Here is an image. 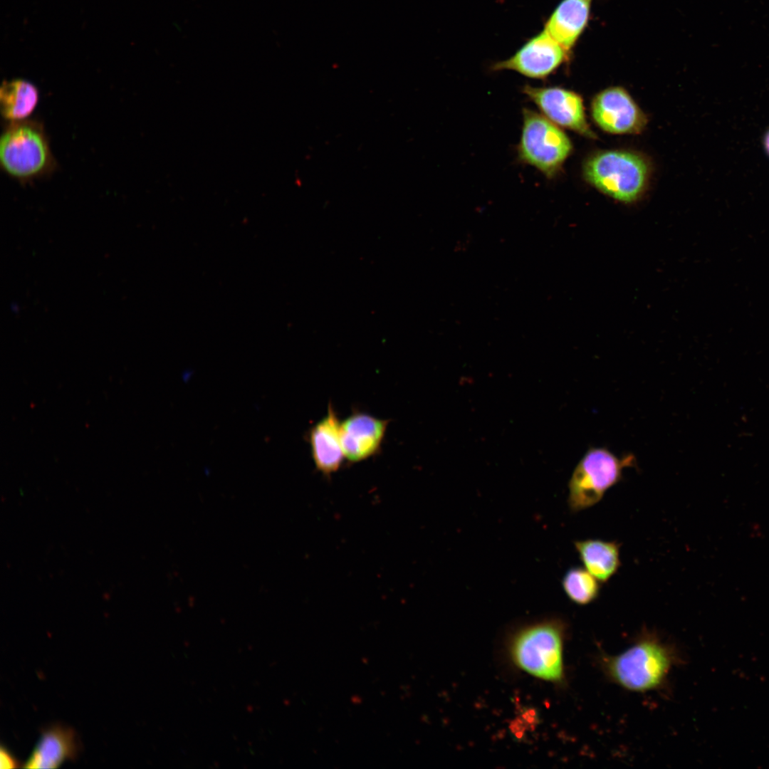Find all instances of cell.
Masks as SVG:
<instances>
[{"mask_svg":"<svg viewBox=\"0 0 769 769\" xmlns=\"http://www.w3.org/2000/svg\"><path fill=\"white\" fill-rule=\"evenodd\" d=\"M676 661L671 645L654 633L645 632L619 654L602 656L601 666L607 676L623 689L646 692L661 687Z\"/></svg>","mask_w":769,"mask_h":769,"instance_id":"1","label":"cell"},{"mask_svg":"<svg viewBox=\"0 0 769 769\" xmlns=\"http://www.w3.org/2000/svg\"><path fill=\"white\" fill-rule=\"evenodd\" d=\"M56 165L41 122H6L0 138V166L7 176L26 184L51 175Z\"/></svg>","mask_w":769,"mask_h":769,"instance_id":"2","label":"cell"},{"mask_svg":"<svg viewBox=\"0 0 769 769\" xmlns=\"http://www.w3.org/2000/svg\"><path fill=\"white\" fill-rule=\"evenodd\" d=\"M565 631V624L559 619L545 620L523 629L513 643L514 662L535 677L554 683L563 682Z\"/></svg>","mask_w":769,"mask_h":769,"instance_id":"3","label":"cell"},{"mask_svg":"<svg viewBox=\"0 0 769 769\" xmlns=\"http://www.w3.org/2000/svg\"><path fill=\"white\" fill-rule=\"evenodd\" d=\"M635 464L636 459L632 454L619 457L605 447L589 448L568 483L567 503L571 512L577 513L597 504L622 479L624 469Z\"/></svg>","mask_w":769,"mask_h":769,"instance_id":"4","label":"cell"},{"mask_svg":"<svg viewBox=\"0 0 769 769\" xmlns=\"http://www.w3.org/2000/svg\"><path fill=\"white\" fill-rule=\"evenodd\" d=\"M584 175L604 194L620 202H632L647 185L649 167L639 155L610 150L592 156L584 166Z\"/></svg>","mask_w":769,"mask_h":769,"instance_id":"5","label":"cell"},{"mask_svg":"<svg viewBox=\"0 0 769 769\" xmlns=\"http://www.w3.org/2000/svg\"><path fill=\"white\" fill-rule=\"evenodd\" d=\"M523 125L517 147L518 159L547 178L554 177L571 153L567 135L544 115L523 109Z\"/></svg>","mask_w":769,"mask_h":769,"instance_id":"6","label":"cell"},{"mask_svg":"<svg viewBox=\"0 0 769 769\" xmlns=\"http://www.w3.org/2000/svg\"><path fill=\"white\" fill-rule=\"evenodd\" d=\"M564 48L544 29L527 41L513 56L496 62L493 70H513L524 76L544 79L569 58Z\"/></svg>","mask_w":769,"mask_h":769,"instance_id":"7","label":"cell"},{"mask_svg":"<svg viewBox=\"0 0 769 769\" xmlns=\"http://www.w3.org/2000/svg\"><path fill=\"white\" fill-rule=\"evenodd\" d=\"M523 93L549 120L557 125L592 137L585 118L582 98L576 93L559 88L523 86Z\"/></svg>","mask_w":769,"mask_h":769,"instance_id":"8","label":"cell"},{"mask_svg":"<svg viewBox=\"0 0 769 769\" xmlns=\"http://www.w3.org/2000/svg\"><path fill=\"white\" fill-rule=\"evenodd\" d=\"M592 115L601 129L612 134L638 133L646 123L643 113L619 87L607 88L595 96Z\"/></svg>","mask_w":769,"mask_h":769,"instance_id":"9","label":"cell"},{"mask_svg":"<svg viewBox=\"0 0 769 769\" xmlns=\"http://www.w3.org/2000/svg\"><path fill=\"white\" fill-rule=\"evenodd\" d=\"M388 421L355 412L340 424L345 458L350 462L364 461L380 449Z\"/></svg>","mask_w":769,"mask_h":769,"instance_id":"10","label":"cell"},{"mask_svg":"<svg viewBox=\"0 0 769 769\" xmlns=\"http://www.w3.org/2000/svg\"><path fill=\"white\" fill-rule=\"evenodd\" d=\"M340 424L338 416L330 404L325 416L308 431V440L313 462L317 469L325 475L337 471L345 458Z\"/></svg>","mask_w":769,"mask_h":769,"instance_id":"11","label":"cell"},{"mask_svg":"<svg viewBox=\"0 0 769 769\" xmlns=\"http://www.w3.org/2000/svg\"><path fill=\"white\" fill-rule=\"evenodd\" d=\"M80 743L75 731L61 724L44 729L25 762V768H56L77 757Z\"/></svg>","mask_w":769,"mask_h":769,"instance_id":"12","label":"cell"},{"mask_svg":"<svg viewBox=\"0 0 769 769\" xmlns=\"http://www.w3.org/2000/svg\"><path fill=\"white\" fill-rule=\"evenodd\" d=\"M593 0H563L547 19L543 29L570 51L585 28Z\"/></svg>","mask_w":769,"mask_h":769,"instance_id":"13","label":"cell"},{"mask_svg":"<svg viewBox=\"0 0 769 769\" xmlns=\"http://www.w3.org/2000/svg\"><path fill=\"white\" fill-rule=\"evenodd\" d=\"M575 548L584 567L601 583L608 582L621 566L620 543L589 538L575 540Z\"/></svg>","mask_w":769,"mask_h":769,"instance_id":"14","label":"cell"},{"mask_svg":"<svg viewBox=\"0 0 769 769\" xmlns=\"http://www.w3.org/2000/svg\"><path fill=\"white\" fill-rule=\"evenodd\" d=\"M39 100V92L31 82L22 78L4 80L0 88V111L6 122L28 119Z\"/></svg>","mask_w":769,"mask_h":769,"instance_id":"15","label":"cell"},{"mask_svg":"<svg viewBox=\"0 0 769 769\" xmlns=\"http://www.w3.org/2000/svg\"><path fill=\"white\" fill-rule=\"evenodd\" d=\"M561 584L570 600L582 606L595 602L601 592V582L582 567L568 569L563 577Z\"/></svg>","mask_w":769,"mask_h":769,"instance_id":"16","label":"cell"},{"mask_svg":"<svg viewBox=\"0 0 769 769\" xmlns=\"http://www.w3.org/2000/svg\"><path fill=\"white\" fill-rule=\"evenodd\" d=\"M19 762L12 753L5 747L1 746L0 750V768L1 769L16 768Z\"/></svg>","mask_w":769,"mask_h":769,"instance_id":"17","label":"cell"},{"mask_svg":"<svg viewBox=\"0 0 769 769\" xmlns=\"http://www.w3.org/2000/svg\"><path fill=\"white\" fill-rule=\"evenodd\" d=\"M763 147H764L765 151L766 152V153L769 156V129L765 132V134L764 135V137H763Z\"/></svg>","mask_w":769,"mask_h":769,"instance_id":"18","label":"cell"}]
</instances>
